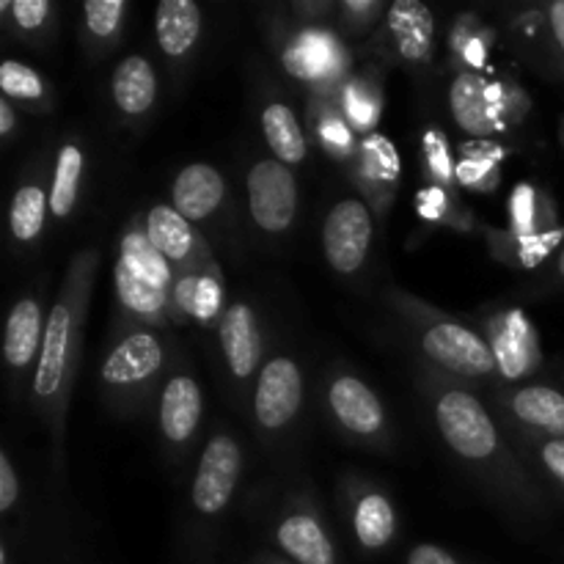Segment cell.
Here are the masks:
<instances>
[{
  "label": "cell",
  "instance_id": "6da1fadb",
  "mask_svg": "<svg viewBox=\"0 0 564 564\" xmlns=\"http://www.w3.org/2000/svg\"><path fill=\"white\" fill-rule=\"evenodd\" d=\"M97 270V253H80L61 286L53 303L47 325H44V345L39 356L36 375H33V394L53 424L55 438H61V416L66 411L72 389V369H75L77 341H80L83 317H86L91 281Z\"/></svg>",
  "mask_w": 564,
  "mask_h": 564
},
{
  "label": "cell",
  "instance_id": "7a4b0ae2",
  "mask_svg": "<svg viewBox=\"0 0 564 564\" xmlns=\"http://www.w3.org/2000/svg\"><path fill=\"white\" fill-rule=\"evenodd\" d=\"M435 424L457 457L471 463L494 460L499 433L482 402L468 391H444L435 402Z\"/></svg>",
  "mask_w": 564,
  "mask_h": 564
},
{
  "label": "cell",
  "instance_id": "3957f363",
  "mask_svg": "<svg viewBox=\"0 0 564 564\" xmlns=\"http://www.w3.org/2000/svg\"><path fill=\"white\" fill-rule=\"evenodd\" d=\"M372 213L361 198H341L325 215L323 251L330 268L341 275H352L367 262L372 246Z\"/></svg>",
  "mask_w": 564,
  "mask_h": 564
},
{
  "label": "cell",
  "instance_id": "277c9868",
  "mask_svg": "<svg viewBox=\"0 0 564 564\" xmlns=\"http://www.w3.org/2000/svg\"><path fill=\"white\" fill-rule=\"evenodd\" d=\"M422 350L441 369H449L463 378H490L499 372L490 341L460 323L444 319L430 325L422 334Z\"/></svg>",
  "mask_w": 564,
  "mask_h": 564
},
{
  "label": "cell",
  "instance_id": "5b68a950",
  "mask_svg": "<svg viewBox=\"0 0 564 564\" xmlns=\"http://www.w3.org/2000/svg\"><path fill=\"white\" fill-rule=\"evenodd\" d=\"M248 209L253 224L268 235H281L297 213V185L290 165L279 160H259L248 174Z\"/></svg>",
  "mask_w": 564,
  "mask_h": 564
},
{
  "label": "cell",
  "instance_id": "8992f818",
  "mask_svg": "<svg viewBox=\"0 0 564 564\" xmlns=\"http://www.w3.org/2000/svg\"><path fill=\"white\" fill-rule=\"evenodd\" d=\"M242 471V452L231 435H215L202 452L193 477V507L202 516H220L235 496Z\"/></svg>",
  "mask_w": 564,
  "mask_h": 564
},
{
  "label": "cell",
  "instance_id": "52a82bcc",
  "mask_svg": "<svg viewBox=\"0 0 564 564\" xmlns=\"http://www.w3.org/2000/svg\"><path fill=\"white\" fill-rule=\"evenodd\" d=\"M303 402V375L292 358L279 356L264 364L257 380V397H253V413L259 427L284 430L297 416Z\"/></svg>",
  "mask_w": 564,
  "mask_h": 564
},
{
  "label": "cell",
  "instance_id": "ba28073f",
  "mask_svg": "<svg viewBox=\"0 0 564 564\" xmlns=\"http://www.w3.org/2000/svg\"><path fill=\"white\" fill-rule=\"evenodd\" d=\"M490 350H494L501 378L521 380L534 372L540 364L538 330L521 308H510L490 319Z\"/></svg>",
  "mask_w": 564,
  "mask_h": 564
},
{
  "label": "cell",
  "instance_id": "9c48e42d",
  "mask_svg": "<svg viewBox=\"0 0 564 564\" xmlns=\"http://www.w3.org/2000/svg\"><path fill=\"white\" fill-rule=\"evenodd\" d=\"M449 105L457 127L466 130L468 135H494L505 124L499 88L490 86L485 77L474 75V72H460L455 77L449 91Z\"/></svg>",
  "mask_w": 564,
  "mask_h": 564
},
{
  "label": "cell",
  "instance_id": "30bf717a",
  "mask_svg": "<svg viewBox=\"0 0 564 564\" xmlns=\"http://www.w3.org/2000/svg\"><path fill=\"white\" fill-rule=\"evenodd\" d=\"M163 367V345L152 330H132L110 350L102 364V380L110 389H135Z\"/></svg>",
  "mask_w": 564,
  "mask_h": 564
},
{
  "label": "cell",
  "instance_id": "8fae6325",
  "mask_svg": "<svg viewBox=\"0 0 564 564\" xmlns=\"http://www.w3.org/2000/svg\"><path fill=\"white\" fill-rule=\"evenodd\" d=\"M328 405L336 422L352 435L375 438L383 430L386 413L378 394L356 375H339L328 389Z\"/></svg>",
  "mask_w": 564,
  "mask_h": 564
},
{
  "label": "cell",
  "instance_id": "7c38bea8",
  "mask_svg": "<svg viewBox=\"0 0 564 564\" xmlns=\"http://www.w3.org/2000/svg\"><path fill=\"white\" fill-rule=\"evenodd\" d=\"M226 196V182L218 169L209 163H193L176 174L171 185V207L191 224H202L218 213Z\"/></svg>",
  "mask_w": 564,
  "mask_h": 564
},
{
  "label": "cell",
  "instance_id": "4fadbf2b",
  "mask_svg": "<svg viewBox=\"0 0 564 564\" xmlns=\"http://www.w3.org/2000/svg\"><path fill=\"white\" fill-rule=\"evenodd\" d=\"M220 345L237 380H248L262 361V334L248 303H235L220 319Z\"/></svg>",
  "mask_w": 564,
  "mask_h": 564
},
{
  "label": "cell",
  "instance_id": "5bb4252c",
  "mask_svg": "<svg viewBox=\"0 0 564 564\" xmlns=\"http://www.w3.org/2000/svg\"><path fill=\"white\" fill-rule=\"evenodd\" d=\"M204 397L191 375H174L165 383L163 400H160V430L171 444L182 446L193 438L202 424Z\"/></svg>",
  "mask_w": 564,
  "mask_h": 564
},
{
  "label": "cell",
  "instance_id": "9a60e30c",
  "mask_svg": "<svg viewBox=\"0 0 564 564\" xmlns=\"http://www.w3.org/2000/svg\"><path fill=\"white\" fill-rule=\"evenodd\" d=\"M44 330H42V303L36 297H22L14 303L6 323L3 356L6 364L17 372L31 367L42 356Z\"/></svg>",
  "mask_w": 564,
  "mask_h": 564
},
{
  "label": "cell",
  "instance_id": "2e32d148",
  "mask_svg": "<svg viewBox=\"0 0 564 564\" xmlns=\"http://www.w3.org/2000/svg\"><path fill=\"white\" fill-rule=\"evenodd\" d=\"M281 551L295 564H336L334 543L323 523L308 512H292L275 529Z\"/></svg>",
  "mask_w": 564,
  "mask_h": 564
},
{
  "label": "cell",
  "instance_id": "e0dca14e",
  "mask_svg": "<svg viewBox=\"0 0 564 564\" xmlns=\"http://www.w3.org/2000/svg\"><path fill=\"white\" fill-rule=\"evenodd\" d=\"M389 31L405 61H427L433 53V11L419 0H397L389 9Z\"/></svg>",
  "mask_w": 564,
  "mask_h": 564
},
{
  "label": "cell",
  "instance_id": "ac0fdd59",
  "mask_svg": "<svg viewBox=\"0 0 564 564\" xmlns=\"http://www.w3.org/2000/svg\"><path fill=\"white\" fill-rule=\"evenodd\" d=\"M160 50L169 58H182L202 36V9L193 0H163L154 14Z\"/></svg>",
  "mask_w": 564,
  "mask_h": 564
},
{
  "label": "cell",
  "instance_id": "d6986e66",
  "mask_svg": "<svg viewBox=\"0 0 564 564\" xmlns=\"http://www.w3.org/2000/svg\"><path fill=\"white\" fill-rule=\"evenodd\" d=\"M113 102L121 113L141 116L158 99V75L143 55H130L116 66L113 75Z\"/></svg>",
  "mask_w": 564,
  "mask_h": 564
},
{
  "label": "cell",
  "instance_id": "ffe728a7",
  "mask_svg": "<svg viewBox=\"0 0 564 564\" xmlns=\"http://www.w3.org/2000/svg\"><path fill=\"white\" fill-rule=\"evenodd\" d=\"M147 237L169 262H185L196 248L191 220L182 218L174 207H165V204L149 209Z\"/></svg>",
  "mask_w": 564,
  "mask_h": 564
},
{
  "label": "cell",
  "instance_id": "44dd1931",
  "mask_svg": "<svg viewBox=\"0 0 564 564\" xmlns=\"http://www.w3.org/2000/svg\"><path fill=\"white\" fill-rule=\"evenodd\" d=\"M262 130L270 152L284 165H295L306 158V135L295 110L284 102H270L262 110Z\"/></svg>",
  "mask_w": 564,
  "mask_h": 564
},
{
  "label": "cell",
  "instance_id": "7402d4cb",
  "mask_svg": "<svg viewBox=\"0 0 564 564\" xmlns=\"http://www.w3.org/2000/svg\"><path fill=\"white\" fill-rule=\"evenodd\" d=\"M512 411L529 427L564 438V394L549 386H529L512 397Z\"/></svg>",
  "mask_w": 564,
  "mask_h": 564
},
{
  "label": "cell",
  "instance_id": "603a6c76",
  "mask_svg": "<svg viewBox=\"0 0 564 564\" xmlns=\"http://www.w3.org/2000/svg\"><path fill=\"white\" fill-rule=\"evenodd\" d=\"M352 529H356V540L367 551L386 549L397 534V516L391 501L383 494L361 496L352 512Z\"/></svg>",
  "mask_w": 564,
  "mask_h": 564
},
{
  "label": "cell",
  "instance_id": "cb8c5ba5",
  "mask_svg": "<svg viewBox=\"0 0 564 564\" xmlns=\"http://www.w3.org/2000/svg\"><path fill=\"white\" fill-rule=\"evenodd\" d=\"M83 169H86L83 149L77 143H64L58 160H55L53 185H50V213H53V218L64 220L72 215L77 204V193H80Z\"/></svg>",
  "mask_w": 564,
  "mask_h": 564
},
{
  "label": "cell",
  "instance_id": "d4e9b609",
  "mask_svg": "<svg viewBox=\"0 0 564 564\" xmlns=\"http://www.w3.org/2000/svg\"><path fill=\"white\" fill-rule=\"evenodd\" d=\"M50 213V196H44V187L36 182H28L11 198V235L17 242H33L44 229V220Z\"/></svg>",
  "mask_w": 564,
  "mask_h": 564
},
{
  "label": "cell",
  "instance_id": "484cf974",
  "mask_svg": "<svg viewBox=\"0 0 564 564\" xmlns=\"http://www.w3.org/2000/svg\"><path fill=\"white\" fill-rule=\"evenodd\" d=\"M116 286H119V297L130 312L143 314V317H160L169 303V292L163 286L152 284L143 275H138L130 264L119 259L116 264Z\"/></svg>",
  "mask_w": 564,
  "mask_h": 564
},
{
  "label": "cell",
  "instance_id": "4316f807",
  "mask_svg": "<svg viewBox=\"0 0 564 564\" xmlns=\"http://www.w3.org/2000/svg\"><path fill=\"white\" fill-rule=\"evenodd\" d=\"M339 61V50H336L334 39L323 36V33H308L286 55V66L301 77H323Z\"/></svg>",
  "mask_w": 564,
  "mask_h": 564
},
{
  "label": "cell",
  "instance_id": "83f0119b",
  "mask_svg": "<svg viewBox=\"0 0 564 564\" xmlns=\"http://www.w3.org/2000/svg\"><path fill=\"white\" fill-rule=\"evenodd\" d=\"M121 262L130 264L138 275H143L147 281L158 286H169L171 281V270H169V259L158 251V248L149 242L147 231H135L132 229L130 235L124 237V246H121Z\"/></svg>",
  "mask_w": 564,
  "mask_h": 564
},
{
  "label": "cell",
  "instance_id": "f1b7e54d",
  "mask_svg": "<svg viewBox=\"0 0 564 564\" xmlns=\"http://www.w3.org/2000/svg\"><path fill=\"white\" fill-rule=\"evenodd\" d=\"M0 88H3L6 99L14 97L22 99V102H39L47 91L42 77L28 64H20V61H3V66H0Z\"/></svg>",
  "mask_w": 564,
  "mask_h": 564
},
{
  "label": "cell",
  "instance_id": "f546056e",
  "mask_svg": "<svg viewBox=\"0 0 564 564\" xmlns=\"http://www.w3.org/2000/svg\"><path fill=\"white\" fill-rule=\"evenodd\" d=\"M364 154V171H367L372 180L380 182H394L400 176V158H397L394 143L386 135L378 132H369L367 141L361 147Z\"/></svg>",
  "mask_w": 564,
  "mask_h": 564
},
{
  "label": "cell",
  "instance_id": "4dcf8cb0",
  "mask_svg": "<svg viewBox=\"0 0 564 564\" xmlns=\"http://www.w3.org/2000/svg\"><path fill=\"white\" fill-rule=\"evenodd\" d=\"M127 14L124 0H88L83 6L86 28L94 39H113Z\"/></svg>",
  "mask_w": 564,
  "mask_h": 564
},
{
  "label": "cell",
  "instance_id": "1f68e13d",
  "mask_svg": "<svg viewBox=\"0 0 564 564\" xmlns=\"http://www.w3.org/2000/svg\"><path fill=\"white\" fill-rule=\"evenodd\" d=\"M176 301L185 306V312L198 314V317H213L220 306V286L213 279H191L182 281L176 290Z\"/></svg>",
  "mask_w": 564,
  "mask_h": 564
},
{
  "label": "cell",
  "instance_id": "d6a6232c",
  "mask_svg": "<svg viewBox=\"0 0 564 564\" xmlns=\"http://www.w3.org/2000/svg\"><path fill=\"white\" fill-rule=\"evenodd\" d=\"M422 147L424 154H427V169L433 174V180L438 185H452V180H455V163H452L449 143H446L444 132L427 130L424 132Z\"/></svg>",
  "mask_w": 564,
  "mask_h": 564
},
{
  "label": "cell",
  "instance_id": "836d02e7",
  "mask_svg": "<svg viewBox=\"0 0 564 564\" xmlns=\"http://www.w3.org/2000/svg\"><path fill=\"white\" fill-rule=\"evenodd\" d=\"M510 213H512V224H516V231L521 237H532L538 235V198H534V187L532 185H518L512 191V202H510Z\"/></svg>",
  "mask_w": 564,
  "mask_h": 564
},
{
  "label": "cell",
  "instance_id": "e575fe53",
  "mask_svg": "<svg viewBox=\"0 0 564 564\" xmlns=\"http://www.w3.org/2000/svg\"><path fill=\"white\" fill-rule=\"evenodd\" d=\"M347 113H350L352 124L358 130H369L378 121V102H375V97L367 88L356 86L347 91Z\"/></svg>",
  "mask_w": 564,
  "mask_h": 564
},
{
  "label": "cell",
  "instance_id": "d590c367",
  "mask_svg": "<svg viewBox=\"0 0 564 564\" xmlns=\"http://www.w3.org/2000/svg\"><path fill=\"white\" fill-rule=\"evenodd\" d=\"M564 237V229L556 231H545V235H532V237H521V262L527 268H538L545 257L556 248Z\"/></svg>",
  "mask_w": 564,
  "mask_h": 564
},
{
  "label": "cell",
  "instance_id": "8d00e7d4",
  "mask_svg": "<svg viewBox=\"0 0 564 564\" xmlns=\"http://www.w3.org/2000/svg\"><path fill=\"white\" fill-rule=\"evenodd\" d=\"M9 9L11 14H14V22L22 28V31H36V28H42L50 17L47 0H14Z\"/></svg>",
  "mask_w": 564,
  "mask_h": 564
},
{
  "label": "cell",
  "instance_id": "74e56055",
  "mask_svg": "<svg viewBox=\"0 0 564 564\" xmlns=\"http://www.w3.org/2000/svg\"><path fill=\"white\" fill-rule=\"evenodd\" d=\"M17 499H20V485H17L11 457L3 452V455H0V510L9 512L11 507L17 505Z\"/></svg>",
  "mask_w": 564,
  "mask_h": 564
},
{
  "label": "cell",
  "instance_id": "f35d334b",
  "mask_svg": "<svg viewBox=\"0 0 564 564\" xmlns=\"http://www.w3.org/2000/svg\"><path fill=\"white\" fill-rule=\"evenodd\" d=\"M543 463L556 482L564 485V438H551L543 444Z\"/></svg>",
  "mask_w": 564,
  "mask_h": 564
},
{
  "label": "cell",
  "instance_id": "ab89813d",
  "mask_svg": "<svg viewBox=\"0 0 564 564\" xmlns=\"http://www.w3.org/2000/svg\"><path fill=\"white\" fill-rule=\"evenodd\" d=\"M408 564H460L452 554H446L438 545L422 543L408 554Z\"/></svg>",
  "mask_w": 564,
  "mask_h": 564
},
{
  "label": "cell",
  "instance_id": "60d3db41",
  "mask_svg": "<svg viewBox=\"0 0 564 564\" xmlns=\"http://www.w3.org/2000/svg\"><path fill=\"white\" fill-rule=\"evenodd\" d=\"M323 141L328 143L330 149H336V152H347L352 143V138L339 119H325L323 121Z\"/></svg>",
  "mask_w": 564,
  "mask_h": 564
},
{
  "label": "cell",
  "instance_id": "b9f144b4",
  "mask_svg": "<svg viewBox=\"0 0 564 564\" xmlns=\"http://www.w3.org/2000/svg\"><path fill=\"white\" fill-rule=\"evenodd\" d=\"M549 22H551V31H554L556 44H560L562 55H564V0H556L554 6L549 9Z\"/></svg>",
  "mask_w": 564,
  "mask_h": 564
},
{
  "label": "cell",
  "instance_id": "7bdbcfd3",
  "mask_svg": "<svg viewBox=\"0 0 564 564\" xmlns=\"http://www.w3.org/2000/svg\"><path fill=\"white\" fill-rule=\"evenodd\" d=\"M17 124V113L9 99H0V135H11Z\"/></svg>",
  "mask_w": 564,
  "mask_h": 564
},
{
  "label": "cell",
  "instance_id": "ee69618b",
  "mask_svg": "<svg viewBox=\"0 0 564 564\" xmlns=\"http://www.w3.org/2000/svg\"><path fill=\"white\" fill-rule=\"evenodd\" d=\"M380 11V3H369V0H350V3H345V14L347 17H369V14H378Z\"/></svg>",
  "mask_w": 564,
  "mask_h": 564
},
{
  "label": "cell",
  "instance_id": "f6af8a7d",
  "mask_svg": "<svg viewBox=\"0 0 564 564\" xmlns=\"http://www.w3.org/2000/svg\"><path fill=\"white\" fill-rule=\"evenodd\" d=\"M556 268H560V275L564 279V248H562V253H560V262H556Z\"/></svg>",
  "mask_w": 564,
  "mask_h": 564
},
{
  "label": "cell",
  "instance_id": "bcb514c9",
  "mask_svg": "<svg viewBox=\"0 0 564 564\" xmlns=\"http://www.w3.org/2000/svg\"><path fill=\"white\" fill-rule=\"evenodd\" d=\"M279 564H290V562H279Z\"/></svg>",
  "mask_w": 564,
  "mask_h": 564
}]
</instances>
